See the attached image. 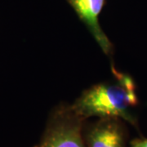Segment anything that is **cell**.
<instances>
[{"instance_id":"obj_5","label":"cell","mask_w":147,"mask_h":147,"mask_svg":"<svg viewBox=\"0 0 147 147\" xmlns=\"http://www.w3.org/2000/svg\"><path fill=\"white\" fill-rule=\"evenodd\" d=\"M129 147H147V138H135L130 142Z\"/></svg>"},{"instance_id":"obj_6","label":"cell","mask_w":147,"mask_h":147,"mask_svg":"<svg viewBox=\"0 0 147 147\" xmlns=\"http://www.w3.org/2000/svg\"><path fill=\"white\" fill-rule=\"evenodd\" d=\"M34 147H35V146H34Z\"/></svg>"},{"instance_id":"obj_1","label":"cell","mask_w":147,"mask_h":147,"mask_svg":"<svg viewBox=\"0 0 147 147\" xmlns=\"http://www.w3.org/2000/svg\"><path fill=\"white\" fill-rule=\"evenodd\" d=\"M113 82L96 84L85 90L71 105L84 120L91 117L118 118L138 128L133 109L138 105L137 86L129 74L119 72L112 65Z\"/></svg>"},{"instance_id":"obj_4","label":"cell","mask_w":147,"mask_h":147,"mask_svg":"<svg viewBox=\"0 0 147 147\" xmlns=\"http://www.w3.org/2000/svg\"><path fill=\"white\" fill-rule=\"evenodd\" d=\"M75 11L101 50L107 56L113 54V44L99 23V16L105 4L106 0H65Z\"/></svg>"},{"instance_id":"obj_3","label":"cell","mask_w":147,"mask_h":147,"mask_svg":"<svg viewBox=\"0 0 147 147\" xmlns=\"http://www.w3.org/2000/svg\"><path fill=\"white\" fill-rule=\"evenodd\" d=\"M88 147H127V131L123 120L118 118H100L83 127Z\"/></svg>"},{"instance_id":"obj_2","label":"cell","mask_w":147,"mask_h":147,"mask_svg":"<svg viewBox=\"0 0 147 147\" xmlns=\"http://www.w3.org/2000/svg\"><path fill=\"white\" fill-rule=\"evenodd\" d=\"M84 121L71 105H58L48 117L41 140L35 147H88L83 136Z\"/></svg>"}]
</instances>
